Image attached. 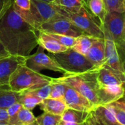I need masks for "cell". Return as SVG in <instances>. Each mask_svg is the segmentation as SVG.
I'll list each match as a JSON object with an SVG mask.
<instances>
[{"label": "cell", "instance_id": "6da1fadb", "mask_svg": "<svg viewBox=\"0 0 125 125\" xmlns=\"http://www.w3.org/2000/svg\"><path fill=\"white\" fill-rule=\"evenodd\" d=\"M39 31L15 11L13 2L0 20V41L12 56L26 57L38 45Z\"/></svg>", "mask_w": 125, "mask_h": 125}, {"label": "cell", "instance_id": "7a4b0ae2", "mask_svg": "<svg viewBox=\"0 0 125 125\" xmlns=\"http://www.w3.org/2000/svg\"><path fill=\"white\" fill-rule=\"evenodd\" d=\"M98 67L80 73H66L62 77L52 79L70 86L86 97L94 106L98 105V92L100 85L97 79Z\"/></svg>", "mask_w": 125, "mask_h": 125}, {"label": "cell", "instance_id": "3957f363", "mask_svg": "<svg viewBox=\"0 0 125 125\" xmlns=\"http://www.w3.org/2000/svg\"><path fill=\"white\" fill-rule=\"evenodd\" d=\"M52 79L53 78L37 73L22 64L11 75L9 88L16 92L33 91L50 84Z\"/></svg>", "mask_w": 125, "mask_h": 125}, {"label": "cell", "instance_id": "277c9868", "mask_svg": "<svg viewBox=\"0 0 125 125\" xmlns=\"http://www.w3.org/2000/svg\"><path fill=\"white\" fill-rule=\"evenodd\" d=\"M57 8L60 15L72 22L75 26L81 30L84 34L96 38H105L101 22L89 11L87 7H83L81 10L76 13L68 12L59 6H57Z\"/></svg>", "mask_w": 125, "mask_h": 125}, {"label": "cell", "instance_id": "5b68a950", "mask_svg": "<svg viewBox=\"0 0 125 125\" xmlns=\"http://www.w3.org/2000/svg\"><path fill=\"white\" fill-rule=\"evenodd\" d=\"M30 10H21L15 8L18 14L30 26L38 31L40 26L52 19L62 18L59 14L57 6L40 0H31Z\"/></svg>", "mask_w": 125, "mask_h": 125}, {"label": "cell", "instance_id": "8992f818", "mask_svg": "<svg viewBox=\"0 0 125 125\" xmlns=\"http://www.w3.org/2000/svg\"><path fill=\"white\" fill-rule=\"evenodd\" d=\"M50 56L59 63L66 73H80L96 67L86 56L73 48L62 53H50Z\"/></svg>", "mask_w": 125, "mask_h": 125}, {"label": "cell", "instance_id": "52a82bcc", "mask_svg": "<svg viewBox=\"0 0 125 125\" xmlns=\"http://www.w3.org/2000/svg\"><path fill=\"white\" fill-rule=\"evenodd\" d=\"M103 28L113 39L119 49L125 51V12H108L103 23Z\"/></svg>", "mask_w": 125, "mask_h": 125}, {"label": "cell", "instance_id": "ba28073f", "mask_svg": "<svg viewBox=\"0 0 125 125\" xmlns=\"http://www.w3.org/2000/svg\"><path fill=\"white\" fill-rule=\"evenodd\" d=\"M25 65L37 73H40L43 70H49L61 73L63 75L66 73L64 70L53 58L44 53V49L40 46L38 47L34 53L26 57Z\"/></svg>", "mask_w": 125, "mask_h": 125}, {"label": "cell", "instance_id": "9c48e42d", "mask_svg": "<svg viewBox=\"0 0 125 125\" xmlns=\"http://www.w3.org/2000/svg\"><path fill=\"white\" fill-rule=\"evenodd\" d=\"M38 31L48 34H62L75 38L84 34L81 30L65 17L52 19L42 23Z\"/></svg>", "mask_w": 125, "mask_h": 125}, {"label": "cell", "instance_id": "30bf717a", "mask_svg": "<svg viewBox=\"0 0 125 125\" xmlns=\"http://www.w3.org/2000/svg\"><path fill=\"white\" fill-rule=\"evenodd\" d=\"M104 34L105 45V64L119 72L125 73L123 65V61L125 59L122 58L120 53L122 51L119 49L115 42L105 31H104Z\"/></svg>", "mask_w": 125, "mask_h": 125}, {"label": "cell", "instance_id": "8fae6325", "mask_svg": "<svg viewBox=\"0 0 125 125\" xmlns=\"http://www.w3.org/2000/svg\"><path fill=\"white\" fill-rule=\"evenodd\" d=\"M64 100L69 108L90 112L95 106L83 95L73 88L66 85Z\"/></svg>", "mask_w": 125, "mask_h": 125}, {"label": "cell", "instance_id": "7c38bea8", "mask_svg": "<svg viewBox=\"0 0 125 125\" xmlns=\"http://www.w3.org/2000/svg\"><path fill=\"white\" fill-rule=\"evenodd\" d=\"M26 57L18 56H10L0 58V87L9 86L11 75L22 64H25Z\"/></svg>", "mask_w": 125, "mask_h": 125}, {"label": "cell", "instance_id": "4fadbf2b", "mask_svg": "<svg viewBox=\"0 0 125 125\" xmlns=\"http://www.w3.org/2000/svg\"><path fill=\"white\" fill-rule=\"evenodd\" d=\"M97 79L100 86L123 85L125 83V73L119 72L106 64L98 67Z\"/></svg>", "mask_w": 125, "mask_h": 125}, {"label": "cell", "instance_id": "5bb4252c", "mask_svg": "<svg viewBox=\"0 0 125 125\" xmlns=\"http://www.w3.org/2000/svg\"><path fill=\"white\" fill-rule=\"evenodd\" d=\"M89 117L94 125H122L108 105L95 106L90 111Z\"/></svg>", "mask_w": 125, "mask_h": 125}, {"label": "cell", "instance_id": "9a60e30c", "mask_svg": "<svg viewBox=\"0 0 125 125\" xmlns=\"http://www.w3.org/2000/svg\"><path fill=\"white\" fill-rule=\"evenodd\" d=\"M125 88L123 85L100 86L98 92V105H107L124 97Z\"/></svg>", "mask_w": 125, "mask_h": 125}, {"label": "cell", "instance_id": "2e32d148", "mask_svg": "<svg viewBox=\"0 0 125 125\" xmlns=\"http://www.w3.org/2000/svg\"><path fill=\"white\" fill-rule=\"evenodd\" d=\"M105 38L97 39L90 48L86 58L97 67L105 64Z\"/></svg>", "mask_w": 125, "mask_h": 125}, {"label": "cell", "instance_id": "e0dca14e", "mask_svg": "<svg viewBox=\"0 0 125 125\" xmlns=\"http://www.w3.org/2000/svg\"><path fill=\"white\" fill-rule=\"evenodd\" d=\"M38 45L42 47L44 50L48 51L50 53H62L69 49L61 45L48 34L42 31H39L38 34Z\"/></svg>", "mask_w": 125, "mask_h": 125}, {"label": "cell", "instance_id": "ac0fdd59", "mask_svg": "<svg viewBox=\"0 0 125 125\" xmlns=\"http://www.w3.org/2000/svg\"><path fill=\"white\" fill-rule=\"evenodd\" d=\"M40 109L46 113L62 116L63 113L68 108L64 100L47 98L42 100L39 105Z\"/></svg>", "mask_w": 125, "mask_h": 125}, {"label": "cell", "instance_id": "d6986e66", "mask_svg": "<svg viewBox=\"0 0 125 125\" xmlns=\"http://www.w3.org/2000/svg\"><path fill=\"white\" fill-rule=\"evenodd\" d=\"M21 92L10 89L9 86L0 87V110H7L15 103L19 102Z\"/></svg>", "mask_w": 125, "mask_h": 125}, {"label": "cell", "instance_id": "ffe728a7", "mask_svg": "<svg viewBox=\"0 0 125 125\" xmlns=\"http://www.w3.org/2000/svg\"><path fill=\"white\" fill-rule=\"evenodd\" d=\"M90 112L81 111L72 108H67L62 115V120L64 122L84 124L89 119Z\"/></svg>", "mask_w": 125, "mask_h": 125}, {"label": "cell", "instance_id": "44dd1931", "mask_svg": "<svg viewBox=\"0 0 125 125\" xmlns=\"http://www.w3.org/2000/svg\"><path fill=\"white\" fill-rule=\"evenodd\" d=\"M86 6L89 11L100 20L103 25L108 12L103 0H87Z\"/></svg>", "mask_w": 125, "mask_h": 125}, {"label": "cell", "instance_id": "7402d4cb", "mask_svg": "<svg viewBox=\"0 0 125 125\" xmlns=\"http://www.w3.org/2000/svg\"><path fill=\"white\" fill-rule=\"evenodd\" d=\"M96 37H93L86 34H83L81 35L80 37L76 38V42L75 45L72 48L73 50H75V51L86 56V54L88 53L90 48L92 47V44L94 43V41L97 40Z\"/></svg>", "mask_w": 125, "mask_h": 125}, {"label": "cell", "instance_id": "603a6c76", "mask_svg": "<svg viewBox=\"0 0 125 125\" xmlns=\"http://www.w3.org/2000/svg\"><path fill=\"white\" fill-rule=\"evenodd\" d=\"M52 4L70 13H76L83 7H87L84 0H53Z\"/></svg>", "mask_w": 125, "mask_h": 125}, {"label": "cell", "instance_id": "cb8c5ba5", "mask_svg": "<svg viewBox=\"0 0 125 125\" xmlns=\"http://www.w3.org/2000/svg\"><path fill=\"white\" fill-rule=\"evenodd\" d=\"M21 96L19 100V103L23 105V107L32 111L37 105H40L42 100L39 97L34 94L31 92H21Z\"/></svg>", "mask_w": 125, "mask_h": 125}, {"label": "cell", "instance_id": "d4e9b609", "mask_svg": "<svg viewBox=\"0 0 125 125\" xmlns=\"http://www.w3.org/2000/svg\"><path fill=\"white\" fill-rule=\"evenodd\" d=\"M114 114L117 121L122 125H125V103L122 100L107 105Z\"/></svg>", "mask_w": 125, "mask_h": 125}, {"label": "cell", "instance_id": "484cf974", "mask_svg": "<svg viewBox=\"0 0 125 125\" xmlns=\"http://www.w3.org/2000/svg\"><path fill=\"white\" fill-rule=\"evenodd\" d=\"M61 121L62 116L46 112L36 117V122L38 125H59Z\"/></svg>", "mask_w": 125, "mask_h": 125}, {"label": "cell", "instance_id": "4316f807", "mask_svg": "<svg viewBox=\"0 0 125 125\" xmlns=\"http://www.w3.org/2000/svg\"><path fill=\"white\" fill-rule=\"evenodd\" d=\"M36 121V117L31 111L22 107L17 116L16 125H29Z\"/></svg>", "mask_w": 125, "mask_h": 125}, {"label": "cell", "instance_id": "83f0119b", "mask_svg": "<svg viewBox=\"0 0 125 125\" xmlns=\"http://www.w3.org/2000/svg\"><path fill=\"white\" fill-rule=\"evenodd\" d=\"M51 84V91L49 95V98L64 100V95L66 90V85L54 81H52Z\"/></svg>", "mask_w": 125, "mask_h": 125}, {"label": "cell", "instance_id": "f1b7e54d", "mask_svg": "<svg viewBox=\"0 0 125 125\" xmlns=\"http://www.w3.org/2000/svg\"><path fill=\"white\" fill-rule=\"evenodd\" d=\"M107 12H125V0H104Z\"/></svg>", "mask_w": 125, "mask_h": 125}, {"label": "cell", "instance_id": "f546056e", "mask_svg": "<svg viewBox=\"0 0 125 125\" xmlns=\"http://www.w3.org/2000/svg\"><path fill=\"white\" fill-rule=\"evenodd\" d=\"M48 34L51 36L52 37H53L61 45L68 48H72L75 45V42H76L75 37L66 36V35H62V34Z\"/></svg>", "mask_w": 125, "mask_h": 125}, {"label": "cell", "instance_id": "4dcf8cb0", "mask_svg": "<svg viewBox=\"0 0 125 125\" xmlns=\"http://www.w3.org/2000/svg\"><path fill=\"white\" fill-rule=\"evenodd\" d=\"M22 107H23V105L19 102H18L7 109V114L9 116V125H16L17 116H18V114Z\"/></svg>", "mask_w": 125, "mask_h": 125}, {"label": "cell", "instance_id": "1f68e13d", "mask_svg": "<svg viewBox=\"0 0 125 125\" xmlns=\"http://www.w3.org/2000/svg\"><path fill=\"white\" fill-rule=\"evenodd\" d=\"M51 83L48 84L43 87H41L40 89H35L33 91H30V92H31L34 94L39 97L40 98H41L43 100L49 97V95H50V93L51 91Z\"/></svg>", "mask_w": 125, "mask_h": 125}, {"label": "cell", "instance_id": "d6a6232c", "mask_svg": "<svg viewBox=\"0 0 125 125\" xmlns=\"http://www.w3.org/2000/svg\"><path fill=\"white\" fill-rule=\"evenodd\" d=\"M13 5L21 10H30L31 1V0H13Z\"/></svg>", "mask_w": 125, "mask_h": 125}, {"label": "cell", "instance_id": "836d02e7", "mask_svg": "<svg viewBox=\"0 0 125 125\" xmlns=\"http://www.w3.org/2000/svg\"><path fill=\"white\" fill-rule=\"evenodd\" d=\"M13 0H0V20L12 4Z\"/></svg>", "mask_w": 125, "mask_h": 125}, {"label": "cell", "instance_id": "e575fe53", "mask_svg": "<svg viewBox=\"0 0 125 125\" xmlns=\"http://www.w3.org/2000/svg\"><path fill=\"white\" fill-rule=\"evenodd\" d=\"M0 124H9V116L7 110H0Z\"/></svg>", "mask_w": 125, "mask_h": 125}, {"label": "cell", "instance_id": "d590c367", "mask_svg": "<svg viewBox=\"0 0 125 125\" xmlns=\"http://www.w3.org/2000/svg\"><path fill=\"white\" fill-rule=\"evenodd\" d=\"M11 56L10 53L7 51L5 47L3 45V44L0 41V58H4V57H7Z\"/></svg>", "mask_w": 125, "mask_h": 125}, {"label": "cell", "instance_id": "8d00e7d4", "mask_svg": "<svg viewBox=\"0 0 125 125\" xmlns=\"http://www.w3.org/2000/svg\"><path fill=\"white\" fill-rule=\"evenodd\" d=\"M60 125H83V124H78V123H75V122H64V121H61L59 123Z\"/></svg>", "mask_w": 125, "mask_h": 125}, {"label": "cell", "instance_id": "74e56055", "mask_svg": "<svg viewBox=\"0 0 125 125\" xmlns=\"http://www.w3.org/2000/svg\"><path fill=\"white\" fill-rule=\"evenodd\" d=\"M83 125H93V123H92V120H91L90 117H89V119L86 121V122L83 124Z\"/></svg>", "mask_w": 125, "mask_h": 125}, {"label": "cell", "instance_id": "f35d334b", "mask_svg": "<svg viewBox=\"0 0 125 125\" xmlns=\"http://www.w3.org/2000/svg\"><path fill=\"white\" fill-rule=\"evenodd\" d=\"M42 1H45V2H48V3H52L53 1V0H40Z\"/></svg>", "mask_w": 125, "mask_h": 125}, {"label": "cell", "instance_id": "ab89813d", "mask_svg": "<svg viewBox=\"0 0 125 125\" xmlns=\"http://www.w3.org/2000/svg\"><path fill=\"white\" fill-rule=\"evenodd\" d=\"M124 39H125V34H124Z\"/></svg>", "mask_w": 125, "mask_h": 125}, {"label": "cell", "instance_id": "60d3db41", "mask_svg": "<svg viewBox=\"0 0 125 125\" xmlns=\"http://www.w3.org/2000/svg\"><path fill=\"white\" fill-rule=\"evenodd\" d=\"M123 65H124V68H125V59H124V61H123ZM124 86H125V83L124 84Z\"/></svg>", "mask_w": 125, "mask_h": 125}, {"label": "cell", "instance_id": "b9f144b4", "mask_svg": "<svg viewBox=\"0 0 125 125\" xmlns=\"http://www.w3.org/2000/svg\"><path fill=\"white\" fill-rule=\"evenodd\" d=\"M37 125V122L35 121V122H34V123H32L31 125Z\"/></svg>", "mask_w": 125, "mask_h": 125}, {"label": "cell", "instance_id": "7bdbcfd3", "mask_svg": "<svg viewBox=\"0 0 125 125\" xmlns=\"http://www.w3.org/2000/svg\"><path fill=\"white\" fill-rule=\"evenodd\" d=\"M121 100H122V101H123V102H124V103H125V96H124V97H123L122 99H121Z\"/></svg>", "mask_w": 125, "mask_h": 125}, {"label": "cell", "instance_id": "ee69618b", "mask_svg": "<svg viewBox=\"0 0 125 125\" xmlns=\"http://www.w3.org/2000/svg\"><path fill=\"white\" fill-rule=\"evenodd\" d=\"M0 125H10L9 124H0Z\"/></svg>", "mask_w": 125, "mask_h": 125}, {"label": "cell", "instance_id": "f6af8a7d", "mask_svg": "<svg viewBox=\"0 0 125 125\" xmlns=\"http://www.w3.org/2000/svg\"><path fill=\"white\" fill-rule=\"evenodd\" d=\"M84 1L86 2V3H87V0H84Z\"/></svg>", "mask_w": 125, "mask_h": 125}, {"label": "cell", "instance_id": "bcb514c9", "mask_svg": "<svg viewBox=\"0 0 125 125\" xmlns=\"http://www.w3.org/2000/svg\"></svg>", "mask_w": 125, "mask_h": 125}, {"label": "cell", "instance_id": "7dc6e473", "mask_svg": "<svg viewBox=\"0 0 125 125\" xmlns=\"http://www.w3.org/2000/svg\"><path fill=\"white\" fill-rule=\"evenodd\" d=\"M103 1H104V0H103Z\"/></svg>", "mask_w": 125, "mask_h": 125}]
</instances>
